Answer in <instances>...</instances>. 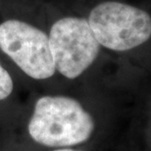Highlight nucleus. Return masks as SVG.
<instances>
[{
	"label": "nucleus",
	"instance_id": "nucleus-6",
	"mask_svg": "<svg viewBox=\"0 0 151 151\" xmlns=\"http://www.w3.org/2000/svg\"><path fill=\"white\" fill-rule=\"evenodd\" d=\"M54 151H80V150H74V149H69V148H64V149H57Z\"/></svg>",
	"mask_w": 151,
	"mask_h": 151
},
{
	"label": "nucleus",
	"instance_id": "nucleus-2",
	"mask_svg": "<svg viewBox=\"0 0 151 151\" xmlns=\"http://www.w3.org/2000/svg\"><path fill=\"white\" fill-rule=\"evenodd\" d=\"M90 29L100 45L126 51L151 37V17L144 10L116 1L100 3L88 17Z\"/></svg>",
	"mask_w": 151,
	"mask_h": 151
},
{
	"label": "nucleus",
	"instance_id": "nucleus-4",
	"mask_svg": "<svg viewBox=\"0 0 151 151\" xmlns=\"http://www.w3.org/2000/svg\"><path fill=\"white\" fill-rule=\"evenodd\" d=\"M0 49L35 80L48 78L56 71L48 37L25 22L8 20L0 25Z\"/></svg>",
	"mask_w": 151,
	"mask_h": 151
},
{
	"label": "nucleus",
	"instance_id": "nucleus-3",
	"mask_svg": "<svg viewBox=\"0 0 151 151\" xmlns=\"http://www.w3.org/2000/svg\"><path fill=\"white\" fill-rule=\"evenodd\" d=\"M48 39L56 70L71 80L94 62L100 48L88 21L83 18L66 17L57 21Z\"/></svg>",
	"mask_w": 151,
	"mask_h": 151
},
{
	"label": "nucleus",
	"instance_id": "nucleus-5",
	"mask_svg": "<svg viewBox=\"0 0 151 151\" xmlns=\"http://www.w3.org/2000/svg\"><path fill=\"white\" fill-rule=\"evenodd\" d=\"M13 90V81L11 76L0 64V100L7 98Z\"/></svg>",
	"mask_w": 151,
	"mask_h": 151
},
{
	"label": "nucleus",
	"instance_id": "nucleus-1",
	"mask_svg": "<svg viewBox=\"0 0 151 151\" xmlns=\"http://www.w3.org/2000/svg\"><path fill=\"white\" fill-rule=\"evenodd\" d=\"M94 122L81 103L66 96H43L35 103L29 134L35 142L50 147L72 146L86 141Z\"/></svg>",
	"mask_w": 151,
	"mask_h": 151
}]
</instances>
